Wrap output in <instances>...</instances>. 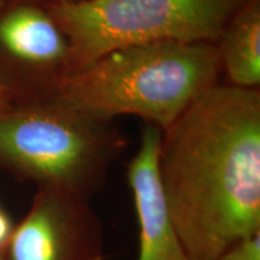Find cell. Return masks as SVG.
<instances>
[{
  "label": "cell",
  "mask_w": 260,
  "mask_h": 260,
  "mask_svg": "<svg viewBox=\"0 0 260 260\" xmlns=\"http://www.w3.org/2000/svg\"><path fill=\"white\" fill-rule=\"evenodd\" d=\"M6 2H8V0H0V10H2V8H3V6H4V4H5Z\"/></svg>",
  "instance_id": "cell-14"
},
{
  "label": "cell",
  "mask_w": 260,
  "mask_h": 260,
  "mask_svg": "<svg viewBox=\"0 0 260 260\" xmlns=\"http://www.w3.org/2000/svg\"><path fill=\"white\" fill-rule=\"evenodd\" d=\"M216 260H260V233L234 243Z\"/></svg>",
  "instance_id": "cell-9"
},
{
  "label": "cell",
  "mask_w": 260,
  "mask_h": 260,
  "mask_svg": "<svg viewBox=\"0 0 260 260\" xmlns=\"http://www.w3.org/2000/svg\"><path fill=\"white\" fill-rule=\"evenodd\" d=\"M14 90L0 80V115L14 106Z\"/></svg>",
  "instance_id": "cell-11"
},
{
  "label": "cell",
  "mask_w": 260,
  "mask_h": 260,
  "mask_svg": "<svg viewBox=\"0 0 260 260\" xmlns=\"http://www.w3.org/2000/svg\"><path fill=\"white\" fill-rule=\"evenodd\" d=\"M220 65L219 51L206 42L135 45L60 75L53 99L96 121L136 115L167 132L216 84Z\"/></svg>",
  "instance_id": "cell-2"
},
{
  "label": "cell",
  "mask_w": 260,
  "mask_h": 260,
  "mask_svg": "<svg viewBox=\"0 0 260 260\" xmlns=\"http://www.w3.org/2000/svg\"><path fill=\"white\" fill-rule=\"evenodd\" d=\"M247 0H83L54 2L48 14L69 42L63 74L109 52L152 42L217 40Z\"/></svg>",
  "instance_id": "cell-3"
},
{
  "label": "cell",
  "mask_w": 260,
  "mask_h": 260,
  "mask_svg": "<svg viewBox=\"0 0 260 260\" xmlns=\"http://www.w3.org/2000/svg\"><path fill=\"white\" fill-rule=\"evenodd\" d=\"M0 260H8V259H6V255H5V248L0 249Z\"/></svg>",
  "instance_id": "cell-12"
},
{
  "label": "cell",
  "mask_w": 260,
  "mask_h": 260,
  "mask_svg": "<svg viewBox=\"0 0 260 260\" xmlns=\"http://www.w3.org/2000/svg\"><path fill=\"white\" fill-rule=\"evenodd\" d=\"M159 174L190 260L260 233V95L213 84L162 136Z\"/></svg>",
  "instance_id": "cell-1"
},
{
  "label": "cell",
  "mask_w": 260,
  "mask_h": 260,
  "mask_svg": "<svg viewBox=\"0 0 260 260\" xmlns=\"http://www.w3.org/2000/svg\"><path fill=\"white\" fill-rule=\"evenodd\" d=\"M8 260H105L100 220L87 197L39 187L5 247Z\"/></svg>",
  "instance_id": "cell-5"
},
{
  "label": "cell",
  "mask_w": 260,
  "mask_h": 260,
  "mask_svg": "<svg viewBox=\"0 0 260 260\" xmlns=\"http://www.w3.org/2000/svg\"><path fill=\"white\" fill-rule=\"evenodd\" d=\"M0 52L30 69L64 68L69 42L48 11L18 5L0 16Z\"/></svg>",
  "instance_id": "cell-7"
},
{
  "label": "cell",
  "mask_w": 260,
  "mask_h": 260,
  "mask_svg": "<svg viewBox=\"0 0 260 260\" xmlns=\"http://www.w3.org/2000/svg\"><path fill=\"white\" fill-rule=\"evenodd\" d=\"M15 225L11 218L4 210L0 209V249H4L8 245Z\"/></svg>",
  "instance_id": "cell-10"
},
{
  "label": "cell",
  "mask_w": 260,
  "mask_h": 260,
  "mask_svg": "<svg viewBox=\"0 0 260 260\" xmlns=\"http://www.w3.org/2000/svg\"><path fill=\"white\" fill-rule=\"evenodd\" d=\"M162 134L148 125L141 135L138 153L130 161L128 182L139 223L138 260H190L169 212L159 174Z\"/></svg>",
  "instance_id": "cell-6"
},
{
  "label": "cell",
  "mask_w": 260,
  "mask_h": 260,
  "mask_svg": "<svg viewBox=\"0 0 260 260\" xmlns=\"http://www.w3.org/2000/svg\"><path fill=\"white\" fill-rule=\"evenodd\" d=\"M220 61L233 84L253 88L260 82V3L247 0L224 29Z\"/></svg>",
  "instance_id": "cell-8"
},
{
  "label": "cell",
  "mask_w": 260,
  "mask_h": 260,
  "mask_svg": "<svg viewBox=\"0 0 260 260\" xmlns=\"http://www.w3.org/2000/svg\"><path fill=\"white\" fill-rule=\"evenodd\" d=\"M118 142L102 121L53 99L12 106L0 115V168L39 187L88 198L102 184Z\"/></svg>",
  "instance_id": "cell-4"
},
{
  "label": "cell",
  "mask_w": 260,
  "mask_h": 260,
  "mask_svg": "<svg viewBox=\"0 0 260 260\" xmlns=\"http://www.w3.org/2000/svg\"><path fill=\"white\" fill-rule=\"evenodd\" d=\"M56 2H65V3H76V2H83V0H56Z\"/></svg>",
  "instance_id": "cell-13"
}]
</instances>
